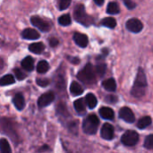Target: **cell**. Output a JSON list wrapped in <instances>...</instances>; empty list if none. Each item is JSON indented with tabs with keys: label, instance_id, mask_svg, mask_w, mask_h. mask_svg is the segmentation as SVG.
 Returning <instances> with one entry per match:
<instances>
[{
	"label": "cell",
	"instance_id": "obj_1",
	"mask_svg": "<svg viewBox=\"0 0 153 153\" xmlns=\"http://www.w3.org/2000/svg\"><path fill=\"white\" fill-rule=\"evenodd\" d=\"M147 88V78L146 75L142 68L138 69L137 76L134 81V86L131 91V94L135 98H141L143 97L146 92Z\"/></svg>",
	"mask_w": 153,
	"mask_h": 153
},
{
	"label": "cell",
	"instance_id": "obj_2",
	"mask_svg": "<svg viewBox=\"0 0 153 153\" xmlns=\"http://www.w3.org/2000/svg\"><path fill=\"white\" fill-rule=\"evenodd\" d=\"M77 78L87 85L93 84L96 81V73L92 65L87 64L85 67L78 73Z\"/></svg>",
	"mask_w": 153,
	"mask_h": 153
},
{
	"label": "cell",
	"instance_id": "obj_3",
	"mask_svg": "<svg viewBox=\"0 0 153 153\" xmlns=\"http://www.w3.org/2000/svg\"><path fill=\"white\" fill-rule=\"evenodd\" d=\"M100 120L96 115H89L82 123V129L87 134H94L98 131Z\"/></svg>",
	"mask_w": 153,
	"mask_h": 153
},
{
	"label": "cell",
	"instance_id": "obj_4",
	"mask_svg": "<svg viewBox=\"0 0 153 153\" xmlns=\"http://www.w3.org/2000/svg\"><path fill=\"white\" fill-rule=\"evenodd\" d=\"M74 19L76 22L87 26V25H91L92 23V18L90 17L86 12H85V8L84 5L82 4H79L76 6V8L74 9Z\"/></svg>",
	"mask_w": 153,
	"mask_h": 153
},
{
	"label": "cell",
	"instance_id": "obj_5",
	"mask_svg": "<svg viewBox=\"0 0 153 153\" xmlns=\"http://www.w3.org/2000/svg\"><path fill=\"white\" fill-rule=\"evenodd\" d=\"M139 141V134L133 130L126 131L121 137V143L125 146H134Z\"/></svg>",
	"mask_w": 153,
	"mask_h": 153
},
{
	"label": "cell",
	"instance_id": "obj_6",
	"mask_svg": "<svg viewBox=\"0 0 153 153\" xmlns=\"http://www.w3.org/2000/svg\"><path fill=\"white\" fill-rule=\"evenodd\" d=\"M30 22L31 24H33L36 28H38L39 30L43 31V32H47L50 30V25L48 22H47L46 21H44L43 19H41L39 16H32L30 18Z\"/></svg>",
	"mask_w": 153,
	"mask_h": 153
},
{
	"label": "cell",
	"instance_id": "obj_7",
	"mask_svg": "<svg viewBox=\"0 0 153 153\" xmlns=\"http://www.w3.org/2000/svg\"><path fill=\"white\" fill-rule=\"evenodd\" d=\"M55 100V94L52 91H48L42 94L38 100V106L39 108H45L50 105Z\"/></svg>",
	"mask_w": 153,
	"mask_h": 153
},
{
	"label": "cell",
	"instance_id": "obj_8",
	"mask_svg": "<svg viewBox=\"0 0 153 153\" xmlns=\"http://www.w3.org/2000/svg\"><path fill=\"white\" fill-rule=\"evenodd\" d=\"M126 29L134 33H139L143 29V22L138 19H130L126 22Z\"/></svg>",
	"mask_w": 153,
	"mask_h": 153
},
{
	"label": "cell",
	"instance_id": "obj_9",
	"mask_svg": "<svg viewBox=\"0 0 153 153\" xmlns=\"http://www.w3.org/2000/svg\"><path fill=\"white\" fill-rule=\"evenodd\" d=\"M119 117L121 119H123L124 121L127 122V123H134L135 120V117L134 112L132 111L131 108H127V107H124L120 109L119 111Z\"/></svg>",
	"mask_w": 153,
	"mask_h": 153
},
{
	"label": "cell",
	"instance_id": "obj_10",
	"mask_svg": "<svg viewBox=\"0 0 153 153\" xmlns=\"http://www.w3.org/2000/svg\"><path fill=\"white\" fill-rule=\"evenodd\" d=\"M114 134H115V130L112 125L106 123L103 125V126L101 127V131H100V135L103 139L110 141L114 138Z\"/></svg>",
	"mask_w": 153,
	"mask_h": 153
},
{
	"label": "cell",
	"instance_id": "obj_11",
	"mask_svg": "<svg viewBox=\"0 0 153 153\" xmlns=\"http://www.w3.org/2000/svg\"><path fill=\"white\" fill-rule=\"evenodd\" d=\"M74 40L81 48H86L88 46V43H89L88 37L85 34L79 33V32H75L74 33Z\"/></svg>",
	"mask_w": 153,
	"mask_h": 153
},
{
	"label": "cell",
	"instance_id": "obj_12",
	"mask_svg": "<svg viewBox=\"0 0 153 153\" xmlns=\"http://www.w3.org/2000/svg\"><path fill=\"white\" fill-rule=\"evenodd\" d=\"M22 37L25 39H31V40H34V39H37L40 37L39 31H37L36 30L34 29H31V28H27L25 30H22Z\"/></svg>",
	"mask_w": 153,
	"mask_h": 153
},
{
	"label": "cell",
	"instance_id": "obj_13",
	"mask_svg": "<svg viewBox=\"0 0 153 153\" xmlns=\"http://www.w3.org/2000/svg\"><path fill=\"white\" fill-rule=\"evenodd\" d=\"M100 115L103 119L107 120H113L115 117V113L112 108L108 107H103L100 109Z\"/></svg>",
	"mask_w": 153,
	"mask_h": 153
},
{
	"label": "cell",
	"instance_id": "obj_14",
	"mask_svg": "<svg viewBox=\"0 0 153 153\" xmlns=\"http://www.w3.org/2000/svg\"><path fill=\"white\" fill-rule=\"evenodd\" d=\"M13 103L14 105V107L18 109V110H22L24 106H25V102H24V98L22 96V93H17L14 95L13 99Z\"/></svg>",
	"mask_w": 153,
	"mask_h": 153
},
{
	"label": "cell",
	"instance_id": "obj_15",
	"mask_svg": "<svg viewBox=\"0 0 153 153\" xmlns=\"http://www.w3.org/2000/svg\"><path fill=\"white\" fill-rule=\"evenodd\" d=\"M22 66L23 69H25L28 72H31L34 68V59L28 56L22 61Z\"/></svg>",
	"mask_w": 153,
	"mask_h": 153
},
{
	"label": "cell",
	"instance_id": "obj_16",
	"mask_svg": "<svg viewBox=\"0 0 153 153\" xmlns=\"http://www.w3.org/2000/svg\"><path fill=\"white\" fill-rule=\"evenodd\" d=\"M74 107L76 110V112L79 115H83L86 112V107H85V103L84 100L82 99H79L77 100H75L74 102Z\"/></svg>",
	"mask_w": 153,
	"mask_h": 153
},
{
	"label": "cell",
	"instance_id": "obj_17",
	"mask_svg": "<svg viewBox=\"0 0 153 153\" xmlns=\"http://www.w3.org/2000/svg\"><path fill=\"white\" fill-rule=\"evenodd\" d=\"M85 103L86 105L89 107V108L92 109L94 108L97 104H98V100L96 98V96L92 93H88L85 97Z\"/></svg>",
	"mask_w": 153,
	"mask_h": 153
},
{
	"label": "cell",
	"instance_id": "obj_18",
	"mask_svg": "<svg viewBox=\"0 0 153 153\" xmlns=\"http://www.w3.org/2000/svg\"><path fill=\"white\" fill-rule=\"evenodd\" d=\"M45 49V46L42 42L32 43L29 46V50L34 54H41Z\"/></svg>",
	"mask_w": 153,
	"mask_h": 153
},
{
	"label": "cell",
	"instance_id": "obj_19",
	"mask_svg": "<svg viewBox=\"0 0 153 153\" xmlns=\"http://www.w3.org/2000/svg\"><path fill=\"white\" fill-rule=\"evenodd\" d=\"M102 86L108 91H115L117 89V82L113 78H109L102 82Z\"/></svg>",
	"mask_w": 153,
	"mask_h": 153
},
{
	"label": "cell",
	"instance_id": "obj_20",
	"mask_svg": "<svg viewBox=\"0 0 153 153\" xmlns=\"http://www.w3.org/2000/svg\"><path fill=\"white\" fill-rule=\"evenodd\" d=\"M70 92L74 96H79L83 93V89L77 82H73L70 86Z\"/></svg>",
	"mask_w": 153,
	"mask_h": 153
},
{
	"label": "cell",
	"instance_id": "obj_21",
	"mask_svg": "<svg viewBox=\"0 0 153 153\" xmlns=\"http://www.w3.org/2000/svg\"><path fill=\"white\" fill-rule=\"evenodd\" d=\"M151 124H152V118H151V117H142L138 121L137 127L139 129H144V128L148 127Z\"/></svg>",
	"mask_w": 153,
	"mask_h": 153
},
{
	"label": "cell",
	"instance_id": "obj_22",
	"mask_svg": "<svg viewBox=\"0 0 153 153\" xmlns=\"http://www.w3.org/2000/svg\"><path fill=\"white\" fill-rule=\"evenodd\" d=\"M15 82L14 77L12 74H6L0 78V85L1 86H6L10 84H13Z\"/></svg>",
	"mask_w": 153,
	"mask_h": 153
},
{
	"label": "cell",
	"instance_id": "obj_23",
	"mask_svg": "<svg viewBox=\"0 0 153 153\" xmlns=\"http://www.w3.org/2000/svg\"><path fill=\"white\" fill-rule=\"evenodd\" d=\"M48 69H49V65L47 61L41 60L39 62L37 65V72L39 74H45L48 71Z\"/></svg>",
	"mask_w": 153,
	"mask_h": 153
},
{
	"label": "cell",
	"instance_id": "obj_24",
	"mask_svg": "<svg viewBox=\"0 0 153 153\" xmlns=\"http://www.w3.org/2000/svg\"><path fill=\"white\" fill-rule=\"evenodd\" d=\"M107 13L109 14H117L119 13V6L116 2H110L107 7Z\"/></svg>",
	"mask_w": 153,
	"mask_h": 153
},
{
	"label": "cell",
	"instance_id": "obj_25",
	"mask_svg": "<svg viewBox=\"0 0 153 153\" xmlns=\"http://www.w3.org/2000/svg\"><path fill=\"white\" fill-rule=\"evenodd\" d=\"M101 24L105 27H108V28H110V29H113L116 27L117 25V21L112 18V17H107L105 19H103L101 21Z\"/></svg>",
	"mask_w": 153,
	"mask_h": 153
},
{
	"label": "cell",
	"instance_id": "obj_26",
	"mask_svg": "<svg viewBox=\"0 0 153 153\" xmlns=\"http://www.w3.org/2000/svg\"><path fill=\"white\" fill-rule=\"evenodd\" d=\"M0 152L3 153H10L12 152L10 144L6 139H1V141H0Z\"/></svg>",
	"mask_w": 153,
	"mask_h": 153
},
{
	"label": "cell",
	"instance_id": "obj_27",
	"mask_svg": "<svg viewBox=\"0 0 153 153\" xmlns=\"http://www.w3.org/2000/svg\"><path fill=\"white\" fill-rule=\"evenodd\" d=\"M71 17L69 14H63L58 18V23L62 26H67L71 24Z\"/></svg>",
	"mask_w": 153,
	"mask_h": 153
},
{
	"label": "cell",
	"instance_id": "obj_28",
	"mask_svg": "<svg viewBox=\"0 0 153 153\" xmlns=\"http://www.w3.org/2000/svg\"><path fill=\"white\" fill-rule=\"evenodd\" d=\"M105 72H106V65L105 64H100V65H96L95 73H96V74H99L100 77H102L105 74Z\"/></svg>",
	"mask_w": 153,
	"mask_h": 153
},
{
	"label": "cell",
	"instance_id": "obj_29",
	"mask_svg": "<svg viewBox=\"0 0 153 153\" xmlns=\"http://www.w3.org/2000/svg\"><path fill=\"white\" fill-rule=\"evenodd\" d=\"M144 147L148 150H152L153 148V135L150 134L146 137L144 142Z\"/></svg>",
	"mask_w": 153,
	"mask_h": 153
},
{
	"label": "cell",
	"instance_id": "obj_30",
	"mask_svg": "<svg viewBox=\"0 0 153 153\" xmlns=\"http://www.w3.org/2000/svg\"><path fill=\"white\" fill-rule=\"evenodd\" d=\"M13 73H14V74H15V77H16L17 80H19V81H22V80H23V79L26 77V75L24 74V73H23L21 69L15 68V69L13 70Z\"/></svg>",
	"mask_w": 153,
	"mask_h": 153
},
{
	"label": "cell",
	"instance_id": "obj_31",
	"mask_svg": "<svg viewBox=\"0 0 153 153\" xmlns=\"http://www.w3.org/2000/svg\"><path fill=\"white\" fill-rule=\"evenodd\" d=\"M72 0H59V4L58 7L60 10H65L71 4Z\"/></svg>",
	"mask_w": 153,
	"mask_h": 153
},
{
	"label": "cell",
	"instance_id": "obj_32",
	"mask_svg": "<svg viewBox=\"0 0 153 153\" xmlns=\"http://www.w3.org/2000/svg\"><path fill=\"white\" fill-rule=\"evenodd\" d=\"M50 83L48 79H45V78H39L37 79V84L40 87H46Z\"/></svg>",
	"mask_w": 153,
	"mask_h": 153
},
{
	"label": "cell",
	"instance_id": "obj_33",
	"mask_svg": "<svg viewBox=\"0 0 153 153\" xmlns=\"http://www.w3.org/2000/svg\"><path fill=\"white\" fill-rule=\"evenodd\" d=\"M105 100H106L108 103H113V104H114L115 102H117V98L116 96H113V95H108V96L106 97Z\"/></svg>",
	"mask_w": 153,
	"mask_h": 153
},
{
	"label": "cell",
	"instance_id": "obj_34",
	"mask_svg": "<svg viewBox=\"0 0 153 153\" xmlns=\"http://www.w3.org/2000/svg\"><path fill=\"white\" fill-rule=\"evenodd\" d=\"M123 1H124V3H125V4L126 5L127 8H129V9H134V8L135 7V4H134L132 0H123Z\"/></svg>",
	"mask_w": 153,
	"mask_h": 153
},
{
	"label": "cell",
	"instance_id": "obj_35",
	"mask_svg": "<svg viewBox=\"0 0 153 153\" xmlns=\"http://www.w3.org/2000/svg\"><path fill=\"white\" fill-rule=\"evenodd\" d=\"M49 45L52 47V48H55L58 45V40L56 39V38H51L49 39Z\"/></svg>",
	"mask_w": 153,
	"mask_h": 153
},
{
	"label": "cell",
	"instance_id": "obj_36",
	"mask_svg": "<svg viewBox=\"0 0 153 153\" xmlns=\"http://www.w3.org/2000/svg\"><path fill=\"white\" fill-rule=\"evenodd\" d=\"M104 1H105V0H94L95 4H96L97 5H99V6L102 5V4H104Z\"/></svg>",
	"mask_w": 153,
	"mask_h": 153
}]
</instances>
